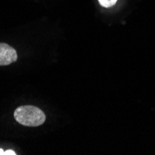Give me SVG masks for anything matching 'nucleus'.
Here are the masks:
<instances>
[{
  "label": "nucleus",
  "mask_w": 155,
  "mask_h": 155,
  "mask_svg": "<svg viewBox=\"0 0 155 155\" xmlns=\"http://www.w3.org/2000/svg\"><path fill=\"white\" fill-rule=\"evenodd\" d=\"M4 152H5V150H3L2 149H0V155H1V154H4Z\"/></svg>",
  "instance_id": "nucleus-5"
},
{
  "label": "nucleus",
  "mask_w": 155,
  "mask_h": 155,
  "mask_svg": "<svg viewBox=\"0 0 155 155\" xmlns=\"http://www.w3.org/2000/svg\"><path fill=\"white\" fill-rule=\"evenodd\" d=\"M18 59L16 49L6 43H0V66H7Z\"/></svg>",
  "instance_id": "nucleus-2"
},
{
  "label": "nucleus",
  "mask_w": 155,
  "mask_h": 155,
  "mask_svg": "<svg viewBox=\"0 0 155 155\" xmlns=\"http://www.w3.org/2000/svg\"><path fill=\"white\" fill-rule=\"evenodd\" d=\"M14 118L19 124L32 127L43 124L46 121L44 111L35 106L31 105L18 107L14 111Z\"/></svg>",
  "instance_id": "nucleus-1"
},
{
  "label": "nucleus",
  "mask_w": 155,
  "mask_h": 155,
  "mask_svg": "<svg viewBox=\"0 0 155 155\" xmlns=\"http://www.w3.org/2000/svg\"><path fill=\"white\" fill-rule=\"evenodd\" d=\"M4 154L5 155H16V152L12 150H5Z\"/></svg>",
  "instance_id": "nucleus-4"
},
{
  "label": "nucleus",
  "mask_w": 155,
  "mask_h": 155,
  "mask_svg": "<svg viewBox=\"0 0 155 155\" xmlns=\"http://www.w3.org/2000/svg\"><path fill=\"white\" fill-rule=\"evenodd\" d=\"M98 2L104 8H110L116 4L117 0H98Z\"/></svg>",
  "instance_id": "nucleus-3"
}]
</instances>
